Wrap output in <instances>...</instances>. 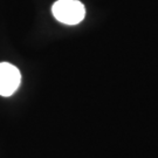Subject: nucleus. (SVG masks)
Instances as JSON below:
<instances>
[{
    "instance_id": "1",
    "label": "nucleus",
    "mask_w": 158,
    "mask_h": 158,
    "mask_svg": "<svg viewBox=\"0 0 158 158\" xmlns=\"http://www.w3.org/2000/svg\"><path fill=\"white\" fill-rule=\"evenodd\" d=\"M52 13L64 25H77L85 19V8L79 0H57L52 6Z\"/></svg>"
},
{
    "instance_id": "2",
    "label": "nucleus",
    "mask_w": 158,
    "mask_h": 158,
    "mask_svg": "<svg viewBox=\"0 0 158 158\" xmlns=\"http://www.w3.org/2000/svg\"><path fill=\"white\" fill-rule=\"evenodd\" d=\"M21 74L15 66L8 62H0V95H13L20 85Z\"/></svg>"
}]
</instances>
